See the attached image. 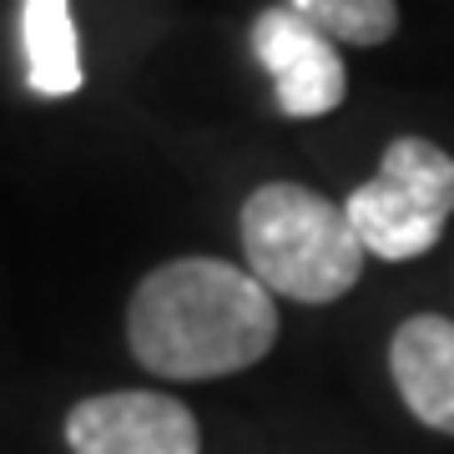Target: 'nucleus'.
<instances>
[{
  "label": "nucleus",
  "instance_id": "6",
  "mask_svg": "<svg viewBox=\"0 0 454 454\" xmlns=\"http://www.w3.org/2000/svg\"><path fill=\"white\" fill-rule=\"evenodd\" d=\"M389 373L404 409L419 424L454 434V324L439 313H414L389 339Z\"/></svg>",
  "mask_w": 454,
  "mask_h": 454
},
{
  "label": "nucleus",
  "instance_id": "3",
  "mask_svg": "<svg viewBox=\"0 0 454 454\" xmlns=\"http://www.w3.org/2000/svg\"><path fill=\"white\" fill-rule=\"evenodd\" d=\"M364 253L384 262L424 258L454 217V157L429 137H394L364 187L343 202Z\"/></svg>",
  "mask_w": 454,
  "mask_h": 454
},
{
  "label": "nucleus",
  "instance_id": "7",
  "mask_svg": "<svg viewBox=\"0 0 454 454\" xmlns=\"http://www.w3.org/2000/svg\"><path fill=\"white\" fill-rule=\"evenodd\" d=\"M20 46H26V86L35 97L82 91V41L71 0H20Z\"/></svg>",
  "mask_w": 454,
  "mask_h": 454
},
{
  "label": "nucleus",
  "instance_id": "2",
  "mask_svg": "<svg viewBox=\"0 0 454 454\" xmlns=\"http://www.w3.org/2000/svg\"><path fill=\"white\" fill-rule=\"evenodd\" d=\"M247 273L273 298L339 303L364 273V243L343 202H328L303 182H262L238 212Z\"/></svg>",
  "mask_w": 454,
  "mask_h": 454
},
{
  "label": "nucleus",
  "instance_id": "8",
  "mask_svg": "<svg viewBox=\"0 0 454 454\" xmlns=\"http://www.w3.org/2000/svg\"><path fill=\"white\" fill-rule=\"evenodd\" d=\"M283 5L328 31L339 46H384L399 31V0H283Z\"/></svg>",
  "mask_w": 454,
  "mask_h": 454
},
{
  "label": "nucleus",
  "instance_id": "5",
  "mask_svg": "<svg viewBox=\"0 0 454 454\" xmlns=\"http://www.w3.org/2000/svg\"><path fill=\"white\" fill-rule=\"evenodd\" d=\"M71 454H202L197 414L172 394L116 389L66 414Z\"/></svg>",
  "mask_w": 454,
  "mask_h": 454
},
{
  "label": "nucleus",
  "instance_id": "4",
  "mask_svg": "<svg viewBox=\"0 0 454 454\" xmlns=\"http://www.w3.org/2000/svg\"><path fill=\"white\" fill-rule=\"evenodd\" d=\"M253 56L273 76L278 112L293 121H313V116H333L348 97V71H343L339 41L318 31L313 20L293 16L288 5H268L253 20Z\"/></svg>",
  "mask_w": 454,
  "mask_h": 454
},
{
  "label": "nucleus",
  "instance_id": "1",
  "mask_svg": "<svg viewBox=\"0 0 454 454\" xmlns=\"http://www.w3.org/2000/svg\"><path fill=\"white\" fill-rule=\"evenodd\" d=\"M127 343L157 379H223L268 358L278 303L238 262L172 258L131 293Z\"/></svg>",
  "mask_w": 454,
  "mask_h": 454
}]
</instances>
